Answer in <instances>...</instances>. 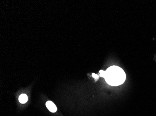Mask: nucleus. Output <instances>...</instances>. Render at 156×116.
<instances>
[{
	"label": "nucleus",
	"mask_w": 156,
	"mask_h": 116,
	"mask_svg": "<svg viewBox=\"0 0 156 116\" xmlns=\"http://www.w3.org/2000/svg\"><path fill=\"white\" fill-rule=\"evenodd\" d=\"M126 78L124 71L119 66H110L104 72V78L106 82L112 86H118L122 84L125 81Z\"/></svg>",
	"instance_id": "f257e3e1"
},
{
	"label": "nucleus",
	"mask_w": 156,
	"mask_h": 116,
	"mask_svg": "<svg viewBox=\"0 0 156 116\" xmlns=\"http://www.w3.org/2000/svg\"><path fill=\"white\" fill-rule=\"evenodd\" d=\"M46 106L50 111L53 113L55 112L57 110V108L55 105L51 101H48L46 103Z\"/></svg>",
	"instance_id": "f03ea898"
},
{
	"label": "nucleus",
	"mask_w": 156,
	"mask_h": 116,
	"mask_svg": "<svg viewBox=\"0 0 156 116\" xmlns=\"http://www.w3.org/2000/svg\"><path fill=\"white\" fill-rule=\"evenodd\" d=\"M28 100V98L26 94H22L19 97V101L22 104L26 103Z\"/></svg>",
	"instance_id": "7ed1b4c3"
},
{
	"label": "nucleus",
	"mask_w": 156,
	"mask_h": 116,
	"mask_svg": "<svg viewBox=\"0 0 156 116\" xmlns=\"http://www.w3.org/2000/svg\"><path fill=\"white\" fill-rule=\"evenodd\" d=\"M99 72H100V76L104 78V75L105 71H103L102 70H101V71H100Z\"/></svg>",
	"instance_id": "20e7f679"
}]
</instances>
